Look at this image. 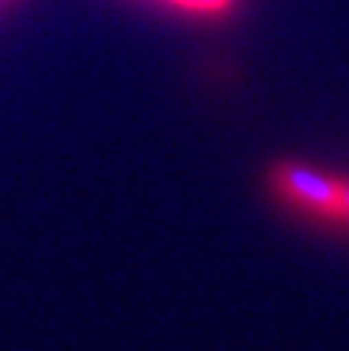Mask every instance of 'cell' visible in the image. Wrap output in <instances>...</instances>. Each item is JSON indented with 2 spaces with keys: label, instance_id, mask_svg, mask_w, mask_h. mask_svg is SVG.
I'll return each instance as SVG.
<instances>
[{
  "label": "cell",
  "instance_id": "1",
  "mask_svg": "<svg viewBox=\"0 0 349 351\" xmlns=\"http://www.w3.org/2000/svg\"><path fill=\"white\" fill-rule=\"evenodd\" d=\"M275 185L282 188L288 197H294L297 204L309 206V210H319V213H325V216L346 219L344 179H334V176L306 170V167H297V164H282L275 170Z\"/></svg>",
  "mask_w": 349,
  "mask_h": 351
},
{
  "label": "cell",
  "instance_id": "2",
  "mask_svg": "<svg viewBox=\"0 0 349 351\" xmlns=\"http://www.w3.org/2000/svg\"><path fill=\"white\" fill-rule=\"evenodd\" d=\"M177 6H185V10L195 12H223L232 6V0H173Z\"/></svg>",
  "mask_w": 349,
  "mask_h": 351
},
{
  "label": "cell",
  "instance_id": "3",
  "mask_svg": "<svg viewBox=\"0 0 349 351\" xmlns=\"http://www.w3.org/2000/svg\"><path fill=\"white\" fill-rule=\"evenodd\" d=\"M344 210H346V219H349V182L344 179Z\"/></svg>",
  "mask_w": 349,
  "mask_h": 351
}]
</instances>
